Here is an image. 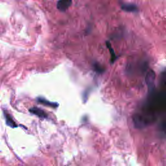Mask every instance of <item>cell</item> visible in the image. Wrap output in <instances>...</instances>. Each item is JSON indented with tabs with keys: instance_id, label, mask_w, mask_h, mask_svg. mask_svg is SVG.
Segmentation results:
<instances>
[{
	"instance_id": "1",
	"label": "cell",
	"mask_w": 166,
	"mask_h": 166,
	"mask_svg": "<svg viewBox=\"0 0 166 166\" xmlns=\"http://www.w3.org/2000/svg\"><path fill=\"white\" fill-rule=\"evenodd\" d=\"M154 80H155V74L154 72V71L151 69L148 71L146 74L145 81L149 90L151 91L153 89L154 86Z\"/></svg>"
},
{
	"instance_id": "2",
	"label": "cell",
	"mask_w": 166,
	"mask_h": 166,
	"mask_svg": "<svg viewBox=\"0 0 166 166\" xmlns=\"http://www.w3.org/2000/svg\"><path fill=\"white\" fill-rule=\"evenodd\" d=\"M72 4V0H59L57 2V9L61 12L66 11Z\"/></svg>"
},
{
	"instance_id": "3",
	"label": "cell",
	"mask_w": 166,
	"mask_h": 166,
	"mask_svg": "<svg viewBox=\"0 0 166 166\" xmlns=\"http://www.w3.org/2000/svg\"><path fill=\"white\" fill-rule=\"evenodd\" d=\"M3 114H4V116L5 118V121H6V123L7 125L10 126L11 128H17L18 126V124L14 121V120H13L12 117L11 116V114L8 112L7 111H6L5 110H3Z\"/></svg>"
},
{
	"instance_id": "4",
	"label": "cell",
	"mask_w": 166,
	"mask_h": 166,
	"mask_svg": "<svg viewBox=\"0 0 166 166\" xmlns=\"http://www.w3.org/2000/svg\"><path fill=\"white\" fill-rule=\"evenodd\" d=\"M29 112L38 117L42 118V119H45V118H47L48 117L47 116V114L44 111V110H42L41 108H39L38 107H33L29 109Z\"/></svg>"
},
{
	"instance_id": "5",
	"label": "cell",
	"mask_w": 166,
	"mask_h": 166,
	"mask_svg": "<svg viewBox=\"0 0 166 166\" xmlns=\"http://www.w3.org/2000/svg\"><path fill=\"white\" fill-rule=\"evenodd\" d=\"M37 101L38 102H40V103L47 106V107H50L52 108H57L59 107V104L57 102H51L47 101V99H45V98H42V97H38L37 98Z\"/></svg>"
},
{
	"instance_id": "6",
	"label": "cell",
	"mask_w": 166,
	"mask_h": 166,
	"mask_svg": "<svg viewBox=\"0 0 166 166\" xmlns=\"http://www.w3.org/2000/svg\"><path fill=\"white\" fill-rule=\"evenodd\" d=\"M121 9L126 12H135L138 11L137 6L133 4H122L121 5Z\"/></svg>"
},
{
	"instance_id": "7",
	"label": "cell",
	"mask_w": 166,
	"mask_h": 166,
	"mask_svg": "<svg viewBox=\"0 0 166 166\" xmlns=\"http://www.w3.org/2000/svg\"><path fill=\"white\" fill-rule=\"evenodd\" d=\"M107 46L108 47V49L109 50L110 53V56H111V59H110V61H111V63H114L115 62V60H116L117 57H116V55L114 53V51L113 50V48L112 47L111 44L109 42H107Z\"/></svg>"
},
{
	"instance_id": "8",
	"label": "cell",
	"mask_w": 166,
	"mask_h": 166,
	"mask_svg": "<svg viewBox=\"0 0 166 166\" xmlns=\"http://www.w3.org/2000/svg\"><path fill=\"white\" fill-rule=\"evenodd\" d=\"M93 68H94V69L98 73H102L105 71L104 68H102L100 64H97V63H95L93 65Z\"/></svg>"
}]
</instances>
